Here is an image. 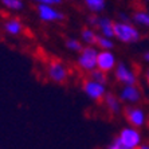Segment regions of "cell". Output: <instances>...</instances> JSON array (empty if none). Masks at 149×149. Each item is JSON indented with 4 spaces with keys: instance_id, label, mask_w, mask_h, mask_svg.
Instances as JSON below:
<instances>
[{
    "instance_id": "6da1fadb",
    "label": "cell",
    "mask_w": 149,
    "mask_h": 149,
    "mask_svg": "<svg viewBox=\"0 0 149 149\" xmlns=\"http://www.w3.org/2000/svg\"><path fill=\"white\" fill-rule=\"evenodd\" d=\"M114 39L122 45H134L141 39V32L132 22H114Z\"/></svg>"
},
{
    "instance_id": "7a4b0ae2",
    "label": "cell",
    "mask_w": 149,
    "mask_h": 149,
    "mask_svg": "<svg viewBox=\"0 0 149 149\" xmlns=\"http://www.w3.org/2000/svg\"><path fill=\"white\" fill-rule=\"evenodd\" d=\"M100 49L97 46H83L81 52H78L77 56V67L82 73L90 74L91 71L97 69V59Z\"/></svg>"
},
{
    "instance_id": "3957f363",
    "label": "cell",
    "mask_w": 149,
    "mask_h": 149,
    "mask_svg": "<svg viewBox=\"0 0 149 149\" xmlns=\"http://www.w3.org/2000/svg\"><path fill=\"white\" fill-rule=\"evenodd\" d=\"M46 75L51 82L56 85H63L70 78V69L62 61L51 59L46 65Z\"/></svg>"
},
{
    "instance_id": "277c9868",
    "label": "cell",
    "mask_w": 149,
    "mask_h": 149,
    "mask_svg": "<svg viewBox=\"0 0 149 149\" xmlns=\"http://www.w3.org/2000/svg\"><path fill=\"white\" fill-rule=\"evenodd\" d=\"M81 87H82L83 94L90 101H93V102H101V101H104V98L106 97V94L109 93L106 85L91 79L90 77L82 81Z\"/></svg>"
},
{
    "instance_id": "5b68a950",
    "label": "cell",
    "mask_w": 149,
    "mask_h": 149,
    "mask_svg": "<svg viewBox=\"0 0 149 149\" xmlns=\"http://www.w3.org/2000/svg\"><path fill=\"white\" fill-rule=\"evenodd\" d=\"M124 117L126 120L129 126L137 129H142L148 122V116L146 111L137 105H126L124 108Z\"/></svg>"
},
{
    "instance_id": "8992f818",
    "label": "cell",
    "mask_w": 149,
    "mask_h": 149,
    "mask_svg": "<svg viewBox=\"0 0 149 149\" xmlns=\"http://www.w3.org/2000/svg\"><path fill=\"white\" fill-rule=\"evenodd\" d=\"M117 137L128 149H139L142 144V134L141 130L133 126H124L118 132Z\"/></svg>"
},
{
    "instance_id": "52a82bcc",
    "label": "cell",
    "mask_w": 149,
    "mask_h": 149,
    "mask_svg": "<svg viewBox=\"0 0 149 149\" xmlns=\"http://www.w3.org/2000/svg\"><path fill=\"white\" fill-rule=\"evenodd\" d=\"M113 77L118 83L122 86H129V85H137V73L134 71L130 65L125 62H118L113 71Z\"/></svg>"
},
{
    "instance_id": "ba28073f",
    "label": "cell",
    "mask_w": 149,
    "mask_h": 149,
    "mask_svg": "<svg viewBox=\"0 0 149 149\" xmlns=\"http://www.w3.org/2000/svg\"><path fill=\"white\" fill-rule=\"evenodd\" d=\"M36 15L39 20L43 23H59L65 19V14L62 11H59L56 6H51V4H38Z\"/></svg>"
},
{
    "instance_id": "9c48e42d",
    "label": "cell",
    "mask_w": 149,
    "mask_h": 149,
    "mask_svg": "<svg viewBox=\"0 0 149 149\" xmlns=\"http://www.w3.org/2000/svg\"><path fill=\"white\" fill-rule=\"evenodd\" d=\"M122 104L125 105H137L142 100V91L137 85L122 86L117 94Z\"/></svg>"
},
{
    "instance_id": "30bf717a",
    "label": "cell",
    "mask_w": 149,
    "mask_h": 149,
    "mask_svg": "<svg viewBox=\"0 0 149 149\" xmlns=\"http://www.w3.org/2000/svg\"><path fill=\"white\" fill-rule=\"evenodd\" d=\"M117 63V56L113 52V50H100L97 59V69L109 74L114 71Z\"/></svg>"
},
{
    "instance_id": "8fae6325",
    "label": "cell",
    "mask_w": 149,
    "mask_h": 149,
    "mask_svg": "<svg viewBox=\"0 0 149 149\" xmlns=\"http://www.w3.org/2000/svg\"><path fill=\"white\" fill-rule=\"evenodd\" d=\"M3 31L8 36H20L24 32V26L22 23L20 19L17 17H7L3 22Z\"/></svg>"
},
{
    "instance_id": "7c38bea8",
    "label": "cell",
    "mask_w": 149,
    "mask_h": 149,
    "mask_svg": "<svg viewBox=\"0 0 149 149\" xmlns=\"http://www.w3.org/2000/svg\"><path fill=\"white\" fill-rule=\"evenodd\" d=\"M102 102H104L106 110L113 116H117V114H120V113L124 111V106H122L124 104L121 102L120 97L114 93H108Z\"/></svg>"
},
{
    "instance_id": "4fadbf2b",
    "label": "cell",
    "mask_w": 149,
    "mask_h": 149,
    "mask_svg": "<svg viewBox=\"0 0 149 149\" xmlns=\"http://www.w3.org/2000/svg\"><path fill=\"white\" fill-rule=\"evenodd\" d=\"M97 32L102 36H108V38L114 39V22L108 16H100L98 17V23L95 27Z\"/></svg>"
},
{
    "instance_id": "5bb4252c",
    "label": "cell",
    "mask_w": 149,
    "mask_h": 149,
    "mask_svg": "<svg viewBox=\"0 0 149 149\" xmlns=\"http://www.w3.org/2000/svg\"><path fill=\"white\" fill-rule=\"evenodd\" d=\"M98 32L95 28L93 27H83L81 30V34H79V39L85 46H95L97 43V39H98Z\"/></svg>"
},
{
    "instance_id": "9a60e30c",
    "label": "cell",
    "mask_w": 149,
    "mask_h": 149,
    "mask_svg": "<svg viewBox=\"0 0 149 149\" xmlns=\"http://www.w3.org/2000/svg\"><path fill=\"white\" fill-rule=\"evenodd\" d=\"M82 1L83 6L89 10V12L95 15L102 14L106 8V4H108L106 0H82Z\"/></svg>"
},
{
    "instance_id": "2e32d148",
    "label": "cell",
    "mask_w": 149,
    "mask_h": 149,
    "mask_svg": "<svg viewBox=\"0 0 149 149\" xmlns=\"http://www.w3.org/2000/svg\"><path fill=\"white\" fill-rule=\"evenodd\" d=\"M132 22L140 27L149 28V12L146 10L134 11L132 15Z\"/></svg>"
},
{
    "instance_id": "e0dca14e",
    "label": "cell",
    "mask_w": 149,
    "mask_h": 149,
    "mask_svg": "<svg viewBox=\"0 0 149 149\" xmlns=\"http://www.w3.org/2000/svg\"><path fill=\"white\" fill-rule=\"evenodd\" d=\"M0 3L6 10L11 11V12H19L24 8L23 0H0Z\"/></svg>"
},
{
    "instance_id": "ac0fdd59",
    "label": "cell",
    "mask_w": 149,
    "mask_h": 149,
    "mask_svg": "<svg viewBox=\"0 0 149 149\" xmlns=\"http://www.w3.org/2000/svg\"><path fill=\"white\" fill-rule=\"evenodd\" d=\"M65 46H66V49L70 50L71 52H81L85 45H83L82 42H81V39L67 38L66 42H65Z\"/></svg>"
},
{
    "instance_id": "d6986e66",
    "label": "cell",
    "mask_w": 149,
    "mask_h": 149,
    "mask_svg": "<svg viewBox=\"0 0 149 149\" xmlns=\"http://www.w3.org/2000/svg\"><path fill=\"white\" fill-rule=\"evenodd\" d=\"M95 46H97L100 50H113L114 49V40H113V38H108V36L98 35Z\"/></svg>"
},
{
    "instance_id": "ffe728a7",
    "label": "cell",
    "mask_w": 149,
    "mask_h": 149,
    "mask_svg": "<svg viewBox=\"0 0 149 149\" xmlns=\"http://www.w3.org/2000/svg\"><path fill=\"white\" fill-rule=\"evenodd\" d=\"M89 77H90L91 79L97 81V82H100V83H104V85H108V82H109L108 73H105V71H102V70H100V69H95L94 71H91V73L89 74Z\"/></svg>"
},
{
    "instance_id": "44dd1931",
    "label": "cell",
    "mask_w": 149,
    "mask_h": 149,
    "mask_svg": "<svg viewBox=\"0 0 149 149\" xmlns=\"http://www.w3.org/2000/svg\"><path fill=\"white\" fill-rule=\"evenodd\" d=\"M106 149H128V148H126V146H125L124 144L120 141V139L116 136L114 139L109 142V145L106 146Z\"/></svg>"
},
{
    "instance_id": "7402d4cb",
    "label": "cell",
    "mask_w": 149,
    "mask_h": 149,
    "mask_svg": "<svg viewBox=\"0 0 149 149\" xmlns=\"http://www.w3.org/2000/svg\"><path fill=\"white\" fill-rule=\"evenodd\" d=\"M98 17H100V15H95V14H90L87 16V24H89V27H93V28L97 27Z\"/></svg>"
},
{
    "instance_id": "603a6c76",
    "label": "cell",
    "mask_w": 149,
    "mask_h": 149,
    "mask_svg": "<svg viewBox=\"0 0 149 149\" xmlns=\"http://www.w3.org/2000/svg\"><path fill=\"white\" fill-rule=\"evenodd\" d=\"M36 4H51V6H59L63 0H31Z\"/></svg>"
},
{
    "instance_id": "cb8c5ba5",
    "label": "cell",
    "mask_w": 149,
    "mask_h": 149,
    "mask_svg": "<svg viewBox=\"0 0 149 149\" xmlns=\"http://www.w3.org/2000/svg\"><path fill=\"white\" fill-rule=\"evenodd\" d=\"M117 20L118 22H132V16H129V15L125 14V12H120L117 16Z\"/></svg>"
},
{
    "instance_id": "d4e9b609",
    "label": "cell",
    "mask_w": 149,
    "mask_h": 149,
    "mask_svg": "<svg viewBox=\"0 0 149 149\" xmlns=\"http://www.w3.org/2000/svg\"><path fill=\"white\" fill-rule=\"evenodd\" d=\"M139 149H149V142H142Z\"/></svg>"
},
{
    "instance_id": "484cf974",
    "label": "cell",
    "mask_w": 149,
    "mask_h": 149,
    "mask_svg": "<svg viewBox=\"0 0 149 149\" xmlns=\"http://www.w3.org/2000/svg\"><path fill=\"white\" fill-rule=\"evenodd\" d=\"M145 82L149 86V69H146V71H145Z\"/></svg>"
},
{
    "instance_id": "4316f807",
    "label": "cell",
    "mask_w": 149,
    "mask_h": 149,
    "mask_svg": "<svg viewBox=\"0 0 149 149\" xmlns=\"http://www.w3.org/2000/svg\"><path fill=\"white\" fill-rule=\"evenodd\" d=\"M144 61H145L146 63H149V51H146L145 54H144Z\"/></svg>"
},
{
    "instance_id": "83f0119b",
    "label": "cell",
    "mask_w": 149,
    "mask_h": 149,
    "mask_svg": "<svg viewBox=\"0 0 149 149\" xmlns=\"http://www.w3.org/2000/svg\"><path fill=\"white\" fill-rule=\"evenodd\" d=\"M146 11H148V12H149V6H148V8H146Z\"/></svg>"
},
{
    "instance_id": "f1b7e54d",
    "label": "cell",
    "mask_w": 149,
    "mask_h": 149,
    "mask_svg": "<svg viewBox=\"0 0 149 149\" xmlns=\"http://www.w3.org/2000/svg\"><path fill=\"white\" fill-rule=\"evenodd\" d=\"M145 1H146V3H149V0H145Z\"/></svg>"
}]
</instances>
